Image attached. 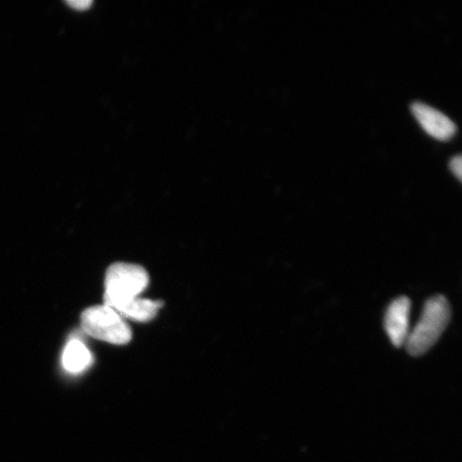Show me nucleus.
<instances>
[{"mask_svg": "<svg viewBox=\"0 0 462 462\" xmlns=\"http://www.w3.org/2000/svg\"><path fill=\"white\" fill-rule=\"evenodd\" d=\"M450 319V306L446 297L436 296L426 302L418 325L409 333L406 346L410 355L420 356L438 342Z\"/></svg>", "mask_w": 462, "mask_h": 462, "instance_id": "obj_1", "label": "nucleus"}, {"mask_svg": "<svg viewBox=\"0 0 462 462\" xmlns=\"http://www.w3.org/2000/svg\"><path fill=\"white\" fill-rule=\"evenodd\" d=\"M149 275L141 265L117 263L106 271L104 305L111 306L136 299L148 287Z\"/></svg>", "mask_w": 462, "mask_h": 462, "instance_id": "obj_2", "label": "nucleus"}, {"mask_svg": "<svg viewBox=\"0 0 462 462\" xmlns=\"http://www.w3.org/2000/svg\"><path fill=\"white\" fill-rule=\"evenodd\" d=\"M82 327L87 334L114 345L131 342V328L114 310L106 305L87 309L82 314Z\"/></svg>", "mask_w": 462, "mask_h": 462, "instance_id": "obj_3", "label": "nucleus"}, {"mask_svg": "<svg viewBox=\"0 0 462 462\" xmlns=\"http://www.w3.org/2000/svg\"><path fill=\"white\" fill-rule=\"evenodd\" d=\"M412 114L419 124L430 136L439 141H448L455 135L456 125L448 116L421 102L411 106Z\"/></svg>", "mask_w": 462, "mask_h": 462, "instance_id": "obj_4", "label": "nucleus"}, {"mask_svg": "<svg viewBox=\"0 0 462 462\" xmlns=\"http://www.w3.org/2000/svg\"><path fill=\"white\" fill-rule=\"evenodd\" d=\"M411 303L407 297L393 301L385 314V330L393 345L402 346L409 337V316Z\"/></svg>", "mask_w": 462, "mask_h": 462, "instance_id": "obj_5", "label": "nucleus"}, {"mask_svg": "<svg viewBox=\"0 0 462 462\" xmlns=\"http://www.w3.org/2000/svg\"><path fill=\"white\" fill-rule=\"evenodd\" d=\"M162 302L152 301V300L132 299L129 301L111 306L120 317L129 318L131 320L138 322L152 321L157 316ZM109 308V306H108Z\"/></svg>", "mask_w": 462, "mask_h": 462, "instance_id": "obj_6", "label": "nucleus"}, {"mask_svg": "<svg viewBox=\"0 0 462 462\" xmlns=\"http://www.w3.org/2000/svg\"><path fill=\"white\" fill-rule=\"evenodd\" d=\"M91 356L88 349L79 340H71L62 355V365L69 373L78 374L89 365Z\"/></svg>", "mask_w": 462, "mask_h": 462, "instance_id": "obj_7", "label": "nucleus"}, {"mask_svg": "<svg viewBox=\"0 0 462 462\" xmlns=\"http://www.w3.org/2000/svg\"><path fill=\"white\" fill-rule=\"evenodd\" d=\"M462 160L461 155H457V157H454L452 160H450L449 167L450 171H453L454 175L457 177L458 180H461L462 176Z\"/></svg>", "mask_w": 462, "mask_h": 462, "instance_id": "obj_8", "label": "nucleus"}, {"mask_svg": "<svg viewBox=\"0 0 462 462\" xmlns=\"http://www.w3.org/2000/svg\"><path fill=\"white\" fill-rule=\"evenodd\" d=\"M67 4L69 7L78 11H85L89 9L90 5H92L90 0H70V2H67Z\"/></svg>", "mask_w": 462, "mask_h": 462, "instance_id": "obj_9", "label": "nucleus"}]
</instances>
